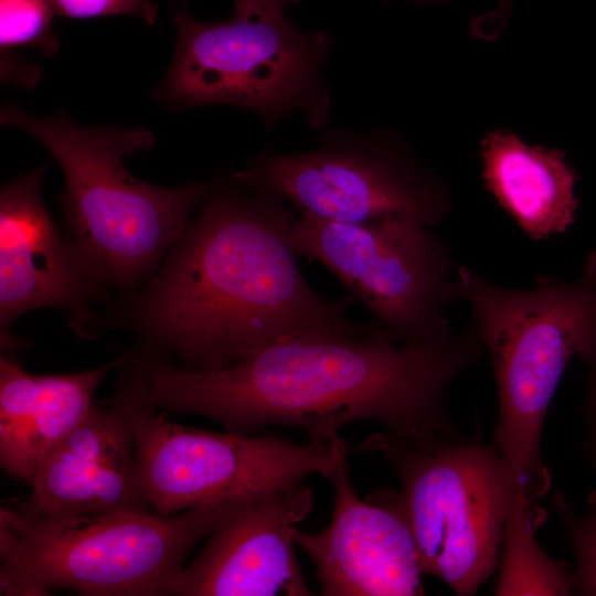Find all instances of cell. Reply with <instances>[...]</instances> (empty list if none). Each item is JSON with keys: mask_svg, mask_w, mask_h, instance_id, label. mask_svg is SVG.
<instances>
[{"mask_svg": "<svg viewBox=\"0 0 596 596\" xmlns=\"http://www.w3.org/2000/svg\"><path fill=\"white\" fill-rule=\"evenodd\" d=\"M486 354L471 321L421 345L397 344L377 327L363 338L283 339L217 370L152 363L136 376L157 409L205 416L230 432L292 426L309 440L330 441L363 419L400 433L456 429L446 392Z\"/></svg>", "mask_w": 596, "mask_h": 596, "instance_id": "cell-1", "label": "cell"}, {"mask_svg": "<svg viewBox=\"0 0 596 596\" xmlns=\"http://www.w3.org/2000/svg\"><path fill=\"white\" fill-rule=\"evenodd\" d=\"M295 217L283 199L234 180L207 195L148 307L188 369L226 368L287 338H363L377 328L349 318L350 299L322 297L307 283Z\"/></svg>", "mask_w": 596, "mask_h": 596, "instance_id": "cell-2", "label": "cell"}, {"mask_svg": "<svg viewBox=\"0 0 596 596\" xmlns=\"http://www.w3.org/2000/svg\"><path fill=\"white\" fill-rule=\"evenodd\" d=\"M456 288L471 309L494 373L492 445L518 488L539 501L552 482L541 454L549 407L570 361L596 343V252L574 280L538 275L532 289H514L461 265Z\"/></svg>", "mask_w": 596, "mask_h": 596, "instance_id": "cell-3", "label": "cell"}, {"mask_svg": "<svg viewBox=\"0 0 596 596\" xmlns=\"http://www.w3.org/2000/svg\"><path fill=\"white\" fill-rule=\"evenodd\" d=\"M240 498L173 514H35L0 509V595H170L194 544Z\"/></svg>", "mask_w": 596, "mask_h": 596, "instance_id": "cell-4", "label": "cell"}, {"mask_svg": "<svg viewBox=\"0 0 596 596\" xmlns=\"http://www.w3.org/2000/svg\"><path fill=\"white\" fill-rule=\"evenodd\" d=\"M0 121L40 141L60 163L82 265L105 280L128 285L140 277L182 237L210 193L205 182L160 188L126 169L125 157L153 146L147 128L83 127L64 113L35 117L11 103Z\"/></svg>", "mask_w": 596, "mask_h": 596, "instance_id": "cell-5", "label": "cell"}, {"mask_svg": "<svg viewBox=\"0 0 596 596\" xmlns=\"http://www.w3.org/2000/svg\"><path fill=\"white\" fill-rule=\"evenodd\" d=\"M354 451L379 453L402 482L423 575L476 595L498 567L505 517L520 490L493 445L458 429L372 434Z\"/></svg>", "mask_w": 596, "mask_h": 596, "instance_id": "cell-6", "label": "cell"}, {"mask_svg": "<svg viewBox=\"0 0 596 596\" xmlns=\"http://www.w3.org/2000/svg\"><path fill=\"white\" fill-rule=\"evenodd\" d=\"M177 42L156 97L175 107L232 105L257 113L270 129L300 113L317 129L331 100L322 68L332 38L306 33L285 15L205 22L174 14Z\"/></svg>", "mask_w": 596, "mask_h": 596, "instance_id": "cell-7", "label": "cell"}, {"mask_svg": "<svg viewBox=\"0 0 596 596\" xmlns=\"http://www.w3.org/2000/svg\"><path fill=\"white\" fill-rule=\"evenodd\" d=\"M299 256L321 263L395 343L449 337L456 274L445 243L419 221L386 216L342 223L299 213L291 231Z\"/></svg>", "mask_w": 596, "mask_h": 596, "instance_id": "cell-8", "label": "cell"}, {"mask_svg": "<svg viewBox=\"0 0 596 596\" xmlns=\"http://www.w3.org/2000/svg\"><path fill=\"white\" fill-rule=\"evenodd\" d=\"M232 179L283 199L299 213L342 223L408 216L432 227L450 210L440 177L385 130H328L315 149L263 151Z\"/></svg>", "mask_w": 596, "mask_h": 596, "instance_id": "cell-9", "label": "cell"}, {"mask_svg": "<svg viewBox=\"0 0 596 596\" xmlns=\"http://www.w3.org/2000/svg\"><path fill=\"white\" fill-rule=\"evenodd\" d=\"M124 392L130 404L138 483L159 514L326 478L337 462L330 441L298 444L278 435L216 433L168 421L148 404L134 383Z\"/></svg>", "mask_w": 596, "mask_h": 596, "instance_id": "cell-10", "label": "cell"}, {"mask_svg": "<svg viewBox=\"0 0 596 596\" xmlns=\"http://www.w3.org/2000/svg\"><path fill=\"white\" fill-rule=\"evenodd\" d=\"M330 523L317 533L295 529L296 544L316 567L323 596L425 595L416 542L402 492L382 489L360 499L348 443L337 435Z\"/></svg>", "mask_w": 596, "mask_h": 596, "instance_id": "cell-11", "label": "cell"}, {"mask_svg": "<svg viewBox=\"0 0 596 596\" xmlns=\"http://www.w3.org/2000/svg\"><path fill=\"white\" fill-rule=\"evenodd\" d=\"M302 482L240 498L209 534L204 549L184 565L170 595L310 596L294 532L312 508Z\"/></svg>", "mask_w": 596, "mask_h": 596, "instance_id": "cell-12", "label": "cell"}, {"mask_svg": "<svg viewBox=\"0 0 596 596\" xmlns=\"http://www.w3.org/2000/svg\"><path fill=\"white\" fill-rule=\"evenodd\" d=\"M30 486L20 505L35 514L149 511L137 478L126 393L110 408L93 405L44 456Z\"/></svg>", "mask_w": 596, "mask_h": 596, "instance_id": "cell-13", "label": "cell"}, {"mask_svg": "<svg viewBox=\"0 0 596 596\" xmlns=\"http://www.w3.org/2000/svg\"><path fill=\"white\" fill-rule=\"evenodd\" d=\"M44 167L7 183L0 195V315L8 328L22 312L73 301L77 262L41 198ZM82 263V262H81Z\"/></svg>", "mask_w": 596, "mask_h": 596, "instance_id": "cell-14", "label": "cell"}, {"mask_svg": "<svg viewBox=\"0 0 596 596\" xmlns=\"http://www.w3.org/2000/svg\"><path fill=\"white\" fill-rule=\"evenodd\" d=\"M121 361L87 371L41 375L1 358L2 469L11 478L30 485L44 456L86 416L96 387Z\"/></svg>", "mask_w": 596, "mask_h": 596, "instance_id": "cell-15", "label": "cell"}, {"mask_svg": "<svg viewBox=\"0 0 596 596\" xmlns=\"http://www.w3.org/2000/svg\"><path fill=\"white\" fill-rule=\"evenodd\" d=\"M480 159L486 188L529 237L546 240L574 223L578 175L564 152L494 130L482 139Z\"/></svg>", "mask_w": 596, "mask_h": 596, "instance_id": "cell-16", "label": "cell"}, {"mask_svg": "<svg viewBox=\"0 0 596 596\" xmlns=\"http://www.w3.org/2000/svg\"><path fill=\"white\" fill-rule=\"evenodd\" d=\"M547 512L519 490L505 517L498 560L497 596L572 594L568 565L550 556L535 535Z\"/></svg>", "mask_w": 596, "mask_h": 596, "instance_id": "cell-17", "label": "cell"}, {"mask_svg": "<svg viewBox=\"0 0 596 596\" xmlns=\"http://www.w3.org/2000/svg\"><path fill=\"white\" fill-rule=\"evenodd\" d=\"M55 14L51 0H0L1 61L13 57L18 50L55 55L60 50L53 29Z\"/></svg>", "mask_w": 596, "mask_h": 596, "instance_id": "cell-18", "label": "cell"}, {"mask_svg": "<svg viewBox=\"0 0 596 596\" xmlns=\"http://www.w3.org/2000/svg\"><path fill=\"white\" fill-rule=\"evenodd\" d=\"M574 554L570 572L572 594L596 596V490L587 498L586 510L576 512L562 492L552 497Z\"/></svg>", "mask_w": 596, "mask_h": 596, "instance_id": "cell-19", "label": "cell"}, {"mask_svg": "<svg viewBox=\"0 0 596 596\" xmlns=\"http://www.w3.org/2000/svg\"><path fill=\"white\" fill-rule=\"evenodd\" d=\"M56 14L87 19L114 14H132L148 24L157 19L158 7L152 0H51Z\"/></svg>", "mask_w": 596, "mask_h": 596, "instance_id": "cell-20", "label": "cell"}, {"mask_svg": "<svg viewBox=\"0 0 596 596\" xmlns=\"http://www.w3.org/2000/svg\"><path fill=\"white\" fill-rule=\"evenodd\" d=\"M587 368L583 402L582 453L596 473V343L578 358Z\"/></svg>", "mask_w": 596, "mask_h": 596, "instance_id": "cell-21", "label": "cell"}, {"mask_svg": "<svg viewBox=\"0 0 596 596\" xmlns=\"http://www.w3.org/2000/svg\"><path fill=\"white\" fill-rule=\"evenodd\" d=\"M301 0H234L233 14L240 18H275L285 15L288 7Z\"/></svg>", "mask_w": 596, "mask_h": 596, "instance_id": "cell-22", "label": "cell"}, {"mask_svg": "<svg viewBox=\"0 0 596 596\" xmlns=\"http://www.w3.org/2000/svg\"><path fill=\"white\" fill-rule=\"evenodd\" d=\"M412 1L419 2V3L432 4V3H439V2H443L445 0H412Z\"/></svg>", "mask_w": 596, "mask_h": 596, "instance_id": "cell-23", "label": "cell"}, {"mask_svg": "<svg viewBox=\"0 0 596 596\" xmlns=\"http://www.w3.org/2000/svg\"><path fill=\"white\" fill-rule=\"evenodd\" d=\"M508 4V0H503V7H502V10L507 7Z\"/></svg>", "mask_w": 596, "mask_h": 596, "instance_id": "cell-24", "label": "cell"}]
</instances>
